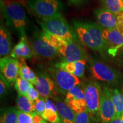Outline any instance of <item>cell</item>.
Listing matches in <instances>:
<instances>
[{
    "mask_svg": "<svg viewBox=\"0 0 123 123\" xmlns=\"http://www.w3.org/2000/svg\"><path fill=\"white\" fill-rule=\"evenodd\" d=\"M33 84L21 77H18L15 81L14 87L18 94L26 95L27 92Z\"/></svg>",
    "mask_w": 123,
    "mask_h": 123,
    "instance_id": "cell-26",
    "label": "cell"
},
{
    "mask_svg": "<svg viewBox=\"0 0 123 123\" xmlns=\"http://www.w3.org/2000/svg\"><path fill=\"white\" fill-rule=\"evenodd\" d=\"M42 30L58 37L65 41L79 42L78 37L71 28L62 14L46 19H42L39 22Z\"/></svg>",
    "mask_w": 123,
    "mask_h": 123,
    "instance_id": "cell-3",
    "label": "cell"
},
{
    "mask_svg": "<svg viewBox=\"0 0 123 123\" xmlns=\"http://www.w3.org/2000/svg\"><path fill=\"white\" fill-rule=\"evenodd\" d=\"M26 96L33 102H35L41 97L39 93L38 92L37 90L35 88V87H34L33 84L31 86Z\"/></svg>",
    "mask_w": 123,
    "mask_h": 123,
    "instance_id": "cell-31",
    "label": "cell"
},
{
    "mask_svg": "<svg viewBox=\"0 0 123 123\" xmlns=\"http://www.w3.org/2000/svg\"><path fill=\"white\" fill-rule=\"evenodd\" d=\"M104 8L119 15L123 11V0H101Z\"/></svg>",
    "mask_w": 123,
    "mask_h": 123,
    "instance_id": "cell-25",
    "label": "cell"
},
{
    "mask_svg": "<svg viewBox=\"0 0 123 123\" xmlns=\"http://www.w3.org/2000/svg\"><path fill=\"white\" fill-rule=\"evenodd\" d=\"M89 70L93 79L111 85L117 84L120 79L117 70L96 59L89 60Z\"/></svg>",
    "mask_w": 123,
    "mask_h": 123,
    "instance_id": "cell-4",
    "label": "cell"
},
{
    "mask_svg": "<svg viewBox=\"0 0 123 123\" xmlns=\"http://www.w3.org/2000/svg\"><path fill=\"white\" fill-rule=\"evenodd\" d=\"M121 121H122V123H123V115H122V117H121Z\"/></svg>",
    "mask_w": 123,
    "mask_h": 123,
    "instance_id": "cell-37",
    "label": "cell"
},
{
    "mask_svg": "<svg viewBox=\"0 0 123 123\" xmlns=\"http://www.w3.org/2000/svg\"><path fill=\"white\" fill-rule=\"evenodd\" d=\"M2 14L7 25L19 36L26 35L28 20L21 0H1Z\"/></svg>",
    "mask_w": 123,
    "mask_h": 123,
    "instance_id": "cell-2",
    "label": "cell"
},
{
    "mask_svg": "<svg viewBox=\"0 0 123 123\" xmlns=\"http://www.w3.org/2000/svg\"><path fill=\"white\" fill-rule=\"evenodd\" d=\"M17 109L26 113H35L34 102H33L26 95L18 94L17 98Z\"/></svg>",
    "mask_w": 123,
    "mask_h": 123,
    "instance_id": "cell-22",
    "label": "cell"
},
{
    "mask_svg": "<svg viewBox=\"0 0 123 123\" xmlns=\"http://www.w3.org/2000/svg\"><path fill=\"white\" fill-rule=\"evenodd\" d=\"M10 87V84L5 79L2 74L0 75V95L2 98L6 95L8 89Z\"/></svg>",
    "mask_w": 123,
    "mask_h": 123,
    "instance_id": "cell-30",
    "label": "cell"
},
{
    "mask_svg": "<svg viewBox=\"0 0 123 123\" xmlns=\"http://www.w3.org/2000/svg\"><path fill=\"white\" fill-rule=\"evenodd\" d=\"M75 123H91L90 113L87 111L77 113Z\"/></svg>",
    "mask_w": 123,
    "mask_h": 123,
    "instance_id": "cell-29",
    "label": "cell"
},
{
    "mask_svg": "<svg viewBox=\"0 0 123 123\" xmlns=\"http://www.w3.org/2000/svg\"><path fill=\"white\" fill-rule=\"evenodd\" d=\"M99 115L102 123H110L116 116L115 105L112 101L111 90L104 86L101 93Z\"/></svg>",
    "mask_w": 123,
    "mask_h": 123,
    "instance_id": "cell-11",
    "label": "cell"
},
{
    "mask_svg": "<svg viewBox=\"0 0 123 123\" xmlns=\"http://www.w3.org/2000/svg\"><path fill=\"white\" fill-rule=\"evenodd\" d=\"M30 44L34 54L40 58L53 59L59 55V51L46 39L43 31H37L32 35Z\"/></svg>",
    "mask_w": 123,
    "mask_h": 123,
    "instance_id": "cell-6",
    "label": "cell"
},
{
    "mask_svg": "<svg viewBox=\"0 0 123 123\" xmlns=\"http://www.w3.org/2000/svg\"><path fill=\"white\" fill-rule=\"evenodd\" d=\"M42 117L50 123H62L55 103L49 98H46V109Z\"/></svg>",
    "mask_w": 123,
    "mask_h": 123,
    "instance_id": "cell-20",
    "label": "cell"
},
{
    "mask_svg": "<svg viewBox=\"0 0 123 123\" xmlns=\"http://www.w3.org/2000/svg\"><path fill=\"white\" fill-rule=\"evenodd\" d=\"M73 23L78 39L83 45L99 53L106 50L103 37V29L99 25L76 19L74 20Z\"/></svg>",
    "mask_w": 123,
    "mask_h": 123,
    "instance_id": "cell-1",
    "label": "cell"
},
{
    "mask_svg": "<svg viewBox=\"0 0 123 123\" xmlns=\"http://www.w3.org/2000/svg\"><path fill=\"white\" fill-rule=\"evenodd\" d=\"M111 93L116 110V116L121 117L123 115V93L117 88L111 90Z\"/></svg>",
    "mask_w": 123,
    "mask_h": 123,
    "instance_id": "cell-23",
    "label": "cell"
},
{
    "mask_svg": "<svg viewBox=\"0 0 123 123\" xmlns=\"http://www.w3.org/2000/svg\"><path fill=\"white\" fill-rule=\"evenodd\" d=\"M62 123H75L76 113L58 97L54 98Z\"/></svg>",
    "mask_w": 123,
    "mask_h": 123,
    "instance_id": "cell-18",
    "label": "cell"
},
{
    "mask_svg": "<svg viewBox=\"0 0 123 123\" xmlns=\"http://www.w3.org/2000/svg\"><path fill=\"white\" fill-rule=\"evenodd\" d=\"M35 113L42 116L46 109V98L40 97L34 102Z\"/></svg>",
    "mask_w": 123,
    "mask_h": 123,
    "instance_id": "cell-27",
    "label": "cell"
},
{
    "mask_svg": "<svg viewBox=\"0 0 123 123\" xmlns=\"http://www.w3.org/2000/svg\"><path fill=\"white\" fill-rule=\"evenodd\" d=\"M18 110L12 107L3 110L1 112L0 123H17Z\"/></svg>",
    "mask_w": 123,
    "mask_h": 123,
    "instance_id": "cell-24",
    "label": "cell"
},
{
    "mask_svg": "<svg viewBox=\"0 0 123 123\" xmlns=\"http://www.w3.org/2000/svg\"><path fill=\"white\" fill-rule=\"evenodd\" d=\"M27 6L41 19L61 14L64 7L59 0H29Z\"/></svg>",
    "mask_w": 123,
    "mask_h": 123,
    "instance_id": "cell-5",
    "label": "cell"
},
{
    "mask_svg": "<svg viewBox=\"0 0 123 123\" xmlns=\"http://www.w3.org/2000/svg\"><path fill=\"white\" fill-rule=\"evenodd\" d=\"M19 63V76L29 81L31 83L35 85L37 80V76L33 71L27 66L25 59L18 60Z\"/></svg>",
    "mask_w": 123,
    "mask_h": 123,
    "instance_id": "cell-21",
    "label": "cell"
},
{
    "mask_svg": "<svg viewBox=\"0 0 123 123\" xmlns=\"http://www.w3.org/2000/svg\"><path fill=\"white\" fill-rule=\"evenodd\" d=\"M95 14L99 25L103 29H114L119 28L117 16L105 8L98 9Z\"/></svg>",
    "mask_w": 123,
    "mask_h": 123,
    "instance_id": "cell-15",
    "label": "cell"
},
{
    "mask_svg": "<svg viewBox=\"0 0 123 123\" xmlns=\"http://www.w3.org/2000/svg\"><path fill=\"white\" fill-rule=\"evenodd\" d=\"M37 80L34 85L41 97L44 98H53L56 89L53 79L46 72L37 75Z\"/></svg>",
    "mask_w": 123,
    "mask_h": 123,
    "instance_id": "cell-14",
    "label": "cell"
},
{
    "mask_svg": "<svg viewBox=\"0 0 123 123\" xmlns=\"http://www.w3.org/2000/svg\"><path fill=\"white\" fill-rule=\"evenodd\" d=\"M58 51L63 61L67 62H74L87 59L86 51L78 42L66 41Z\"/></svg>",
    "mask_w": 123,
    "mask_h": 123,
    "instance_id": "cell-9",
    "label": "cell"
},
{
    "mask_svg": "<svg viewBox=\"0 0 123 123\" xmlns=\"http://www.w3.org/2000/svg\"><path fill=\"white\" fill-rule=\"evenodd\" d=\"M32 118H33V123H42L45 120L41 115L33 113L31 114Z\"/></svg>",
    "mask_w": 123,
    "mask_h": 123,
    "instance_id": "cell-32",
    "label": "cell"
},
{
    "mask_svg": "<svg viewBox=\"0 0 123 123\" xmlns=\"http://www.w3.org/2000/svg\"><path fill=\"white\" fill-rule=\"evenodd\" d=\"M87 60H81L74 62H67L62 61L55 64V67L71 74L80 78L83 76Z\"/></svg>",
    "mask_w": 123,
    "mask_h": 123,
    "instance_id": "cell-17",
    "label": "cell"
},
{
    "mask_svg": "<svg viewBox=\"0 0 123 123\" xmlns=\"http://www.w3.org/2000/svg\"><path fill=\"white\" fill-rule=\"evenodd\" d=\"M118 24H119V29L121 31L123 30V11L117 16Z\"/></svg>",
    "mask_w": 123,
    "mask_h": 123,
    "instance_id": "cell-33",
    "label": "cell"
},
{
    "mask_svg": "<svg viewBox=\"0 0 123 123\" xmlns=\"http://www.w3.org/2000/svg\"><path fill=\"white\" fill-rule=\"evenodd\" d=\"M12 49V37L7 28L4 25L0 26V57L10 56Z\"/></svg>",
    "mask_w": 123,
    "mask_h": 123,
    "instance_id": "cell-19",
    "label": "cell"
},
{
    "mask_svg": "<svg viewBox=\"0 0 123 123\" xmlns=\"http://www.w3.org/2000/svg\"><path fill=\"white\" fill-rule=\"evenodd\" d=\"M87 0H68L69 4L74 5H79L81 4H83Z\"/></svg>",
    "mask_w": 123,
    "mask_h": 123,
    "instance_id": "cell-34",
    "label": "cell"
},
{
    "mask_svg": "<svg viewBox=\"0 0 123 123\" xmlns=\"http://www.w3.org/2000/svg\"><path fill=\"white\" fill-rule=\"evenodd\" d=\"M103 37L108 53L114 57L116 55L118 51L123 47L122 33L119 28L103 29Z\"/></svg>",
    "mask_w": 123,
    "mask_h": 123,
    "instance_id": "cell-12",
    "label": "cell"
},
{
    "mask_svg": "<svg viewBox=\"0 0 123 123\" xmlns=\"http://www.w3.org/2000/svg\"><path fill=\"white\" fill-rule=\"evenodd\" d=\"M64 101L76 114L87 111L84 88L80 84L74 87L66 94Z\"/></svg>",
    "mask_w": 123,
    "mask_h": 123,
    "instance_id": "cell-10",
    "label": "cell"
},
{
    "mask_svg": "<svg viewBox=\"0 0 123 123\" xmlns=\"http://www.w3.org/2000/svg\"><path fill=\"white\" fill-rule=\"evenodd\" d=\"M42 123H48V122H47V121H46V120H44L43 122Z\"/></svg>",
    "mask_w": 123,
    "mask_h": 123,
    "instance_id": "cell-36",
    "label": "cell"
},
{
    "mask_svg": "<svg viewBox=\"0 0 123 123\" xmlns=\"http://www.w3.org/2000/svg\"><path fill=\"white\" fill-rule=\"evenodd\" d=\"M49 73L53 79L58 91L63 94H67L75 86L80 84V80L78 77L61 70L58 67H49Z\"/></svg>",
    "mask_w": 123,
    "mask_h": 123,
    "instance_id": "cell-7",
    "label": "cell"
},
{
    "mask_svg": "<svg viewBox=\"0 0 123 123\" xmlns=\"http://www.w3.org/2000/svg\"><path fill=\"white\" fill-rule=\"evenodd\" d=\"M121 33H122V34H123V30L121 31Z\"/></svg>",
    "mask_w": 123,
    "mask_h": 123,
    "instance_id": "cell-38",
    "label": "cell"
},
{
    "mask_svg": "<svg viewBox=\"0 0 123 123\" xmlns=\"http://www.w3.org/2000/svg\"><path fill=\"white\" fill-rule=\"evenodd\" d=\"M33 50L29 43L26 35L22 37L14 46L10 54V56L18 60L30 59L33 56Z\"/></svg>",
    "mask_w": 123,
    "mask_h": 123,
    "instance_id": "cell-16",
    "label": "cell"
},
{
    "mask_svg": "<svg viewBox=\"0 0 123 123\" xmlns=\"http://www.w3.org/2000/svg\"><path fill=\"white\" fill-rule=\"evenodd\" d=\"M19 63L18 59L11 56L0 59V70L5 79L10 84L15 83L19 76Z\"/></svg>",
    "mask_w": 123,
    "mask_h": 123,
    "instance_id": "cell-13",
    "label": "cell"
},
{
    "mask_svg": "<svg viewBox=\"0 0 123 123\" xmlns=\"http://www.w3.org/2000/svg\"><path fill=\"white\" fill-rule=\"evenodd\" d=\"M110 123H122L121 117H120L116 116L114 119L111 121Z\"/></svg>",
    "mask_w": 123,
    "mask_h": 123,
    "instance_id": "cell-35",
    "label": "cell"
},
{
    "mask_svg": "<svg viewBox=\"0 0 123 123\" xmlns=\"http://www.w3.org/2000/svg\"><path fill=\"white\" fill-rule=\"evenodd\" d=\"M87 112L91 115L99 113L100 105L103 90L98 82L90 80L84 86Z\"/></svg>",
    "mask_w": 123,
    "mask_h": 123,
    "instance_id": "cell-8",
    "label": "cell"
},
{
    "mask_svg": "<svg viewBox=\"0 0 123 123\" xmlns=\"http://www.w3.org/2000/svg\"><path fill=\"white\" fill-rule=\"evenodd\" d=\"M17 123H33L31 114L18 110Z\"/></svg>",
    "mask_w": 123,
    "mask_h": 123,
    "instance_id": "cell-28",
    "label": "cell"
}]
</instances>
